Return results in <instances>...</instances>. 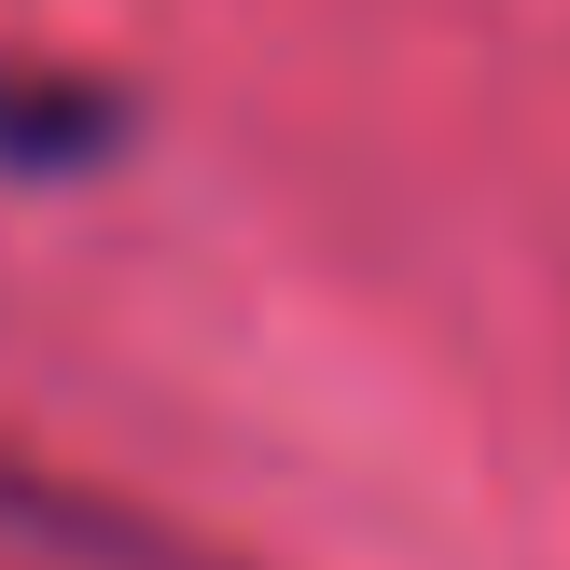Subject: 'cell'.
Returning a JSON list of instances; mask_svg holds the SVG:
<instances>
[{
    "label": "cell",
    "instance_id": "obj_1",
    "mask_svg": "<svg viewBox=\"0 0 570 570\" xmlns=\"http://www.w3.org/2000/svg\"><path fill=\"white\" fill-rule=\"evenodd\" d=\"M126 154V98L42 56H0V181H98Z\"/></svg>",
    "mask_w": 570,
    "mask_h": 570
},
{
    "label": "cell",
    "instance_id": "obj_2",
    "mask_svg": "<svg viewBox=\"0 0 570 570\" xmlns=\"http://www.w3.org/2000/svg\"><path fill=\"white\" fill-rule=\"evenodd\" d=\"M0 515L14 529H56V543H83V557H111V570H181L154 543V529H126V515H83L70 488H42V473H0Z\"/></svg>",
    "mask_w": 570,
    "mask_h": 570
}]
</instances>
